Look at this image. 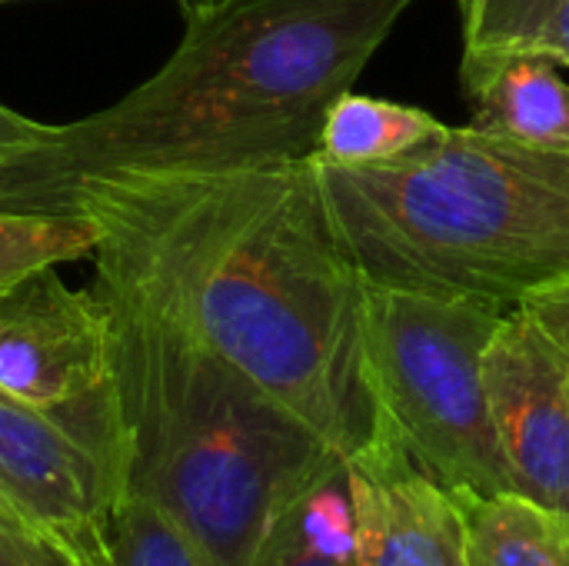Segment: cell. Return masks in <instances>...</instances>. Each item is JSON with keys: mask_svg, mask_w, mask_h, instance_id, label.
I'll return each mask as SVG.
<instances>
[{"mask_svg": "<svg viewBox=\"0 0 569 566\" xmlns=\"http://www.w3.org/2000/svg\"><path fill=\"white\" fill-rule=\"evenodd\" d=\"M50 214L93 224L97 284L187 327L343 460L383 437L363 350L367 284L310 157L93 173Z\"/></svg>", "mask_w": 569, "mask_h": 566, "instance_id": "obj_1", "label": "cell"}, {"mask_svg": "<svg viewBox=\"0 0 569 566\" xmlns=\"http://www.w3.org/2000/svg\"><path fill=\"white\" fill-rule=\"evenodd\" d=\"M417 0H233L187 20L170 60L117 103L0 163V210L50 214L83 177L220 170L317 153L350 90Z\"/></svg>", "mask_w": 569, "mask_h": 566, "instance_id": "obj_2", "label": "cell"}, {"mask_svg": "<svg viewBox=\"0 0 569 566\" xmlns=\"http://www.w3.org/2000/svg\"><path fill=\"white\" fill-rule=\"evenodd\" d=\"M93 290L110 310L123 497L157 507L207 566H250L280 514L343 457L187 327Z\"/></svg>", "mask_w": 569, "mask_h": 566, "instance_id": "obj_3", "label": "cell"}, {"mask_svg": "<svg viewBox=\"0 0 569 566\" xmlns=\"http://www.w3.org/2000/svg\"><path fill=\"white\" fill-rule=\"evenodd\" d=\"M310 160L367 287L513 310L569 277L567 150L447 127L377 167Z\"/></svg>", "mask_w": 569, "mask_h": 566, "instance_id": "obj_4", "label": "cell"}, {"mask_svg": "<svg viewBox=\"0 0 569 566\" xmlns=\"http://www.w3.org/2000/svg\"><path fill=\"white\" fill-rule=\"evenodd\" d=\"M503 307L367 287L363 350L383 430L450 490L517 494L497 444L483 354Z\"/></svg>", "mask_w": 569, "mask_h": 566, "instance_id": "obj_5", "label": "cell"}, {"mask_svg": "<svg viewBox=\"0 0 569 566\" xmlns=\"http://www.w3.org/2000/svg\"><path fill=\"white\" fill-rule=\"evenodd\" d=\"M0 390L60 420L123 490L110 310L93 287L73 290L47 264L0 290Z\"/></svg>", "mask_w": 569, "mask_h": 566, "instance_id": "obj_6", "label": "cell"}, {"mask_svg": "<svg viewBox=\"0 0 569 566\" xmlns=\"http://www.w3.org/2000/svg\"><path fill=\"white\" fill-rule=\"evenodd\" d=\"M117 477L50 414L0 390V514L70 566H107Z\"/></svg>", "mask_w": 569, "mask_h": 566, "instance_id": "obj_7", "label": "cell"}, {"mask_svg": "<svg viewBox=\"0 0 569 566\" xmlns=\"http://www.w3.org/2000/svg\"><path fill=\"white\" fill-rule=\"evenodd\" d=\"M500 454L520 497L569 510V357L513 307L483 354Z\"/></svg>", "mask_w": 569, "mask_h": 566, "instance_id": "obj_8", "label": "cell"}, {"mask_svg": "<svg viewBox=\"0 0 569 566\" xmlns=\"http://www.w3.org/2000/svg\"><path fill=\"white\" fill-rule=\"evenodd\" d=\"M350 566H470L460 497L383 430L347 460Z\"/></svg>", "mask_w": 569, "mask_h": 566, "instance_id": "obj_9", "label": "cell"}, {"mask_svg": "<svg viewBox=\"0 0 569 566\" xmlns=\"http://www.w3.org/2000/svg\"><path fill=\"white\" fill-rule=\"evenodd\" d=\"M477 103L470 127L540 150L569 153V83L543 57H503L463 67Z\"/></svg>", "mask_w": 569, "mask_h": 566, "instance_id": "obj_10", "label": "cell"}, {"mask_svg": "<svg viewBox=\"0 0 569 566\" xmlns=\"http://www.w3.org/2000/svg\"><path fill=\"white\" fill-rule=\"evenodd\" d=\"M453 494L467 517L470 566H569V510L520 494Z\"/></svg>", "mask_w": 569, "mask_h": 566, "instance_id": "obj_11", "label": "cell"}, {"mask_svg": "<svg viewBox=\"0 0 569 566\" xmlns=\"http://www.w3.org/2000/svg\"><path fill=\"white\" fill-rule=\"evenodd\" d=\"M443 130L447 123L420 107L347 90L330 103L313 157L340 167H377L407 157Z\"/></svg>", "mask_w": 569, "mask_h": 566, "instance_id": "obj_12", "label": "cell"}, {"mask_svg": "<svg viewBox=\"0 0 569 566\" xmlns=\"http://www.w3.org/2000/svg\"><path fill=\"white\" fill-rule=\"evenodd\" d=\"M250 566H350L347 460L280 514Z\"/></svg>", "mask_w": 569, "mask_h": 566, "instance_id": "obj_13", "label": "cell"}, {"mask_svg": "<svg viewBox=\"0 0 569 566\" xmlns=\"http://www.w3.org/2000/svg\"><path fill=\"white\" fill-rule=\"evenodd\" d=\"M503 57L569 67V0H480L463 13V67Z\"/></svg>", "mask_w": 569, "mask_h": 566, "instance_id": "obj_14", "label": "cell"}, {"mask_svg": "<svg viewBox=\"0 0 569 566\" xmlns=\"http://www.w3.org/2000/svg\"><path fill=\"white\" fill-rule=\"evenodd\" d=\"M97 247V230L80 214L0 210V290L47 264H70Z\"/></svg>", "mask_w": 569, "mask_h": 566, "instance_id": "obj_15", "label": "cell"}, {"mask_svg": "<svg viewBox=\"0 0 569 566\" xmlns=\"http://www.w3.org/2000/svg\"><path fill=\"white\" fill-rule=\"evenodd\" d=\"M107 566H207L197 547L150 504L123 497L110 527Z\"/></svg>", "mask_w": 569, "mask_h": 566, "instance_id": "obj_16", "label": "cell"}, {"mask_svg": "<svg viewBox=\"0 0 569 566\" xmlns=\"http://www.w3.org/2000/svg\"><path fill=\"white\" fill-rule=\"evenodd\" d=\"M520 310H527L540 324V330L569 357V277L527 297Z\"/></svg>", "mask_w": 569, "mask_h": 566, "instance_id": "obj_17", "label": "cell"}, {"mask_svg": "<svg viewBox=\"0 0 569 566\" xmlns=\"http://www.w3.org/2000/svg\"><path fill=\"white\" fill-rule=\"evenodd\" d=\"M0 566H70L57 557L50 547H43L37 537H30L23 527H17L10 517L0 514Z\"/></svg>", "mask_w": 569, "mask_h": 566, "instance_id": "obj_18", "label": "cell"}, {"mask_svg": "<svg viewBox=\"0 0 569 566\" xmlns=\"http://www.w3.org/2000/svg\"><path fill=\"white\" fill-rule=\"evenodd\" d=\"M40 133H43V123L27 120L23 113H17V110L0 103V163L7 157L20 153L23 147H30Z\"/></svg>", "mask_w": 569, "mask_h": 566, "instance_id": "obj_19", "label": "cell"}, {"mask_svg": "<svg viewBox=\"0 0 569 566\" xmlns=\"http://www.w3.org/2000/svg\"><path fill=\"white\" fill-rule=\"evenodd\" d=\"M177 3H180L183 17L193 20V17L213 13V10H220V7H227V3H233V0H177Z\"/></svg>", "mask_w": 569, "mask_h": 566, "instance_id": "obj_20", "label": "cell"}, {"mask_svg": "<svg viewBox=\"0 0 569 566\" xmlns=\"http://www.w3.org/2000/svg\"><path fill=\"white\" fill-rule=\"evenodd\" d=\"M477 3H480V0H460V10H463V13H470V10H473Z\"/></svg>", "mask_w": 569, "mask_h": 566, "instance_id": "obj_21", "label": "cell"}, {"mask_svg": "<svg viewBox=\"0 0 569 566\" xmlns=\"http://www.w3.org/2000/svg\"><path fill=\"white\" fill-rule=\"evenodd\" d=\"M0 3H10V0H0Z\"/></svg>", "mask_w": 569, "mask_h": 566, "instance_id": "obj_22", "label": "cell"}]
</instances>
